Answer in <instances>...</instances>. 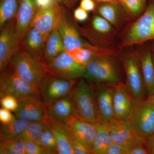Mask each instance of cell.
Segmentation results:
<instances>
[{
    "mask_svg": "<svg viewBox=\"0 0 154 154\" xmlns=\"http://www.w3.org/2000/svg\"><path fill=\"white\" fill-rule=\"evenodd\" d=\"M71 97L75 117L94 123L100 121L95 91L87 80L84 79L77 82Z\"/></svg>",
    "mask_w": 154,
    "mask_h": 154,
    "instance_id": "cell-1",
    "label": "cell"
},
{
    "mask_svg": "<svg viewBox=\"0 0 154 154\" xmlns=\"http://www.w3.org/2000/svg\"><path fill=\"white\" fill-rule=\"evenodd\" d=\"M9 64L22 79L39 91L42 82L47 74L44 61L30 54L19 45Z\"/></svg>",
    "mask_w": 154,
    "mask_h": 154,
    "instance_id": "cell-2",
    "label": "cell"
},
{
    "mask_svg": "<svg viewBox=\"0 0 154 154\" xmlns=\"http://www.w3.org/2000/svg\"><path fill=\"white\" fill-rule=\"evenodd\" d=\"M108 56H96L86 64L83 78L88 82L97 85L108 84L111 86L120 84L115 64Z\"/></svg>",
    "mask_w": 154,
    "mask_h": 154,
    "instance_id": "cell-3",
    "label": "cell"
},
{
    "mask_svg": "<svg viewBox=\"0 0 154 154\" xmlns=\"http://www.w3.org/2000/svg\"><path fill=\"white\" fill-rule=\"evenodd\" d=\"M154 40V0H151L143 15L133 24L122 47Z\"/></svg>",
    "mask_w": 154,
    "mask_h": 154,
    "instance_id": "cell-4",
    "label": "cell"
},
{
    "mask_svg": "<svg viewBox=\"0 0 154 154\" xmlns=\"http://www.w3.org/2000/svg\"><path fill=\"white\" fill-rule=\"evenodd\" d=\"M14 96L17 99L31 96H40V92L22 79L8 65L1 71L0 97Z\"/></svg>",
    "mask_w": 154,
    "mask_h": 154,
    "instance_id": "cell-5",
    "label": "cell"
},
{
    "mask_svg": "<svg viewBox=\"0 0 154 154\" xmlns=\"http://www.w3.org/2000/svg\"><path fill=\"white\" fill-rule=\"evenodd\" d=\"M131 128L134 135L146 137L154 133V107L150 98L135 102L130 119Z\"/></svg>",
    "mask_w": 154,
    "mask_h": 154,
    "instance_id": "cell-6",
    "label": "cell"
},
{
    "mask_svg": "<svg viewBox=\"0 0 154 154\" xmlns=\"http://www.w3.org/2000/svg\"><path fill=\"white\" fill-rule=\"evenodd\" d=\"M45 63L46 73L67 79H78L85 73V66L74 60L66 51Z\"/></svg>",
    "mask_w": 154,
    "mask_h": 154,
    "instance_id": "cell-7",
    "label": "cell"
},
{
    "mask_svg": "<svg viewBox=\"0 0 154 154\" xmlns=\"http://www.w3.org/2000/svg\"><path fill=\"white\" fill-rule=\"evenodd\" d=\"M77 82L47 73L39 89L40 97L46 103L70 96Z\"/></svg>",
    "mask_w": 154,
    "mask_h": 154,
    "instance_id": "cell-8",
    "label": "cell"
},
{
    "mask_svg": "<svg viewBox=\"0 0 154 154\" xmlns=\"http://www.w3.org/2000/svg\"><path fill=\"white\" fill-rule=\"evenodd\" d=\"M126 75V88L135 102L144 100L146 95L145 85L138 59L134 55L128 56L124 60Z\"/></svg>",
    "mask_w": 154,
    "mask_h": 154,
    "instance_id": "cell-9",
    "label": "cell"
},
{
    "mask_svg": "<svg viewBox=\"0 0 154 154\" xmlns=\"http://www.w3.org/2000/svg\"><path fill=\"white\" fill-rule=\"evenodd\" d=\"M0 71L6 67L20 45L16 30V17L0 28Z\"/></svg>",
    "mask_w": 154,
    "mask_h": 154,
    "instance_id": "cell-10",
    "label": "cell"
},
{
    "mask_svg": "<svg viewBox=\"0 0 154 154\" xmlns=\"http://www.w3.org/2000/svg\"><path fill=\"white\" fill-rule=\"evenodd\" d=\"M18 107L15 117L30 122L43 121L45 115L44 103L40 96H31L17 99Z\"/></svg>",
    "mask_w": 154,
    "mask_h": 154,
    "instance_id": "cell-11",
    "label": "cell"
},
{
    "mask_svg": "<svg viewBox=\"0 0 154 154\" xmlns=\"http://www.w3.org/2000/svg\"><path fill=\"white\" fill-rule=\"evenodd\" d=\"M57 28L67 51L77 48L83 47L88 44L84 42L81 38L76 28L67 16L66 11L63 7H62Z\"/></svg>",
    "mask_w": 154,
    "mask_h": 154,
    "instance_id": "cell-12",
    "label": "cell"
},
{
    "mask_svg": "<svg viewBox=\"0 0 154 154\" xmlns=\"http://www.w3.org/2000/svg\"><path fill=\"white\" fill-rule=\"evenodd\" d=\"M113 118L117 120L130 119L135 102L126 88L119 84L113 86Z\"/></svg>",
    "mask_w": 154,
    "mask_h": 154,
    "instance_id": "cell-13",
    "label": "cell"
},
{
    "mask_svg": "<svg viewBox=\"0 0 154 154\" xmlns=\"http://www.w3.org/2000/svg\"><path fill=\"white\" fill-rule=\"evenodd\" d=\"M66 124L72 136L91 150L96 137V123L84 121L73 115Z\"/></svg>",
    "mask_w": 154,
    "mask_h": 154,
    "instance_id": "cell-14",
    "label": "cell"
},
{
    "mask_svg": "<svg viewBox=\"0 0 154 154\" xmlns=\"http://www.w3.org/2000/svg\"><path fill=\"white\" fill-rule=\"evenodd\" d=\"M62 7L57 4L47 8L39 9L33 17L30 27L36 28L47 38L51 31L57 28Z\"/></svg>",
    "mask_w": 154,
    "mask_h": 154,
    "instance_id": "cell-15",
    "label": "cell"
},
{
    "mask_svg": "<svg viewBox=\"0 0 154 154\" xmlns=\"http://www.w3.org/2000/svg\"><path fill=\"white\" fill-rule=\"evenodd\" d=\"M37 11L35 0H19L16 19V30L20 42L27 33Z\"/></svg>",
    "mask_w": 154,
    "mask_h": 154,
    "instance_id": "cell-16",
    "label": "cell"
},
{
    "mask_svg": "<svg viewBox=\"0 0 154 154\" xmlns=\"http://www.w3.org/2000/svg\"><path fill=\"white\" fill-rule=\"evenodd\" d=\"M43 121L55 137L57 154H74L70 141V134L66 124L60 122L45 113Z\"/></svg>",
    "mask_w": 154,
    "mask_h": 154,
    "instance_id": "cell-17",
    "label": "cell"
},
{
    "mask_svg": "<svg viewBox=\"0 0 154 154\" xmlns=\"http://www.w3.org/2000/svg\"><path fill=\"white\" fill-rule=\"evenodd\" d=\"M107 126L113 143L130 148L134 136L131 128L130 120H117L113 118L107 122Z\"/></svg>",
    "mask_w": 154,
    "mask_h": 154,
    "instance_id": "cell-18",
    "label": "cell"
},
{
    "mask_svg": "<svg viewBox=\"0 0 154 154\" xmlns=\"http://www.w3.org/2000/svg\"><path fill=\"white\" fill-rule=\"evenodd\" d=\"M44 107L45 113L48 116L65 124L73 115L71 95L62 99L44 103Z\"/></svg>",
    "mask_w": 154,
    "mask_h": 154,
    "instance_id": "cell-19",
    "label": "cell"
},
{
    "mask_svg": "<svg viewBox=\"0 0 154 154\" xmlns=\"http://www.w3.org/2000/svg\"><path fill=\"white\" fill-rule=\"evenodd\" d=\"M113 86L101 87L95 92L99 119L108 122L113 118Z\"/></svg>",
    "mask_w": 154,
    "mask_h": 154,
    "instance_id": "cell-20",
    "label": "cell"
},
{
    "mask_svg": "<svg viewBox=\"0 0 154 154\" xmlns=\"http://www.w3.org/2000/svg\"><path fill=\"white\" fill-rule=\"evenodd\" d=\"M46 39L47 38L37 29L30 27L20 42V46L30 54L43 60L42 56Z\"/></svg>",
    "mask_w": 154,
    "mask_h": 154,
    "instance_id": "cell-21",
    "label": "cell"
},
{
    "mask_svg": "<svg viewBox=\"0 0 154 154\" xmlns=\"http://www.w3.org/2000/svg\"><path fill=\"white\" fill-rule=\"evenodd\" d=\"M139 60L147 97H151L154 95V65L150 48L146 50L141 54Z\"/></svg>",
    "mask_w": 154,
    "mask_h": 154,
    "instance_id": "cell-22",
    "label": "cell"
},
{
    "mask_svg": "<svg viewBox=\"0 0 154 154\" xmlns=\"http://www.w3.org/2000/svg\"><path fill=\"white\" fill-rule=\"evenodd\" d=\"M96 134L91 154H105L107 150L113 143L110 137L107 122L99 121L96 122Z\"/></svg>",
    "mask_w": 154,
    "mask_h": 154,
    "instance_id": "cell-23",
    "label": "cell"
},
{
    "mask_svg": "<svg viewBox=\"0 0 154 154\" xmlns=\"http://www.w3.org/2000/svg\"><path fill=\"white\" fill-rule=\"evenodd\" d=\"M66 51L62 39L57 28H55L48 36L43 52V60L45 63L54 58Z\"/></svg>",
    "mask_w": 154,
    "mask_h": 154,
    "instance_id": "cell-24",
    "label": "cell"
},
{
    "mask_svg": "<svg viewBox=\"0 0 154 154\" xmlns=\"http://www.w3.org/2000/svg\"><path fill=\"white\" fill-rule=\"evenodd\" d=\"M69 55L78 63L85 66L91 59L99 55L109 54V51L88 44L85 46L77 48L67 51Z\"/></svg>",
    "mask_w": 154,
    "mask_h": 154,
    "instance_id": "cell-25",
    "label": "cell"
},
{
    "mask_svg": "<svg viewBox=\"0 0 154 154\" xmlns=\"http://www.w3.org/2000/svg\"><path fill=\"white\" fill-rule=\"evenodd\" d=\"M30 122L15 118L7 124H2L0 128V141L17 138L23 132Z\"/></svg>",
    "mask_w": 154,
    "mask_h": 154,
    "instance_id": "cell-26",
    "label": "cell"
},
{
    "mask_svg": "<svg viewBox=\"0 0 154 154\" xmlns=\"http://www.w3.org/2000/svg\"><path fill=\"white\" fill-rule=\"evenodd\" d=\"M19 0H0V28L16 17Z\"/></svg>",
    "mask_w": 154,
    "mask_h": 154,
    "instance_id": "cell-27",
    "label": "cell"
},
{
    "mask_svg": "<svg viewBox=\"0 0 154 154\" xmlns=\"http://www.w3.org/2000/svg\"><path fill=\"white\" fill-rule=\"evenodd\" d=\"M45 126L46 124L43 120L29 122L18 138L25 141L36 142Z\"/></svg>",
    "mask_w": 154,
    "mask_h": 154,
    "instance_id": "cell-28",
    "label": "cell"
},
{
    "mask_svg": "<svg viewBox=\"0 0 154 154\" xmlns=\"http://www.w3.org/2000/svg\"><path fill=\"white\" fill-rule=\"evenodd\" d=\"M102 3V5L98 8V14L110 24L115 25L118 20L120 4L113 2Z\"/></svg>",
    "mask_w": 154,
    "mask_h": 154,
    "instance_id": "cell-29",
    "label": "cell"
},
{
    "mask_svg": "<svg viewBox=\"0 0 154 154\" xmlns=\"http://www.w3.org/2000/svg\"><path fill=\"white\" fill-rule=\"evenodd\" d=\"M25 141L17 138L0 141L1 154H25Z\"/></svg>",
    "mask_w": 154,
    "mask_h": 154,
    "instance_id": "cell-30",
    "label": "cell"
},
{
    "mask_svg": "<svg viewBox=\"0 0 154 154\" xmlns=\"http://www.w3.org/2000/svg\"><path fill=\"white\" fill-rule=\"evenodd\" d=\"M35 142L46 148L52 150L55 152L56 154H57V142L55 137L51 130L46 125L45 128Z\"/></svg>",
    "mask_w": 154,
    "mask_h": 154,
    "instance_id": "cell-31",
    "label": "cell"
},
{
    "mask_svg": "<svg viewBox=\"0 0 154 154\" xmlns=\"http://www.w3.org/2000/svg\"><path fill=\"white\" fill-rule=\"evenodd\" d=\"M147 0H120L119 4L128 12L133 15L140 13L145 6Z\"/></svg>",
    "mask_w": 154,
    "mask_h": 154,
    "instance_id": "cell-32",
    "label": "cell"
},
{
    "mask_svg": "<svg viewBox=\"0 0 154 154\" xmlns=\"http://www.w3.org/2000/svg\"><path fill=\"white\" fill-rule=\"evenodd\" d=\"M110 22L101 16H96L92 20L91 25L94 31L100 33H109L111 30Z\"/></svg>",
    "mask_w": 154,
    "mask_h": 154,
    "instance_id": "cell-33",
    "label": "cell"
},
{
    "mask_svg": "<svg viewBox=\"0 0 154 154\" xmlns=\"http://www.w3.org/2000/svg\"><path fill=\"white\" fill-rule=\"evenodd\" d=\"M25 154H56L52 150L46 148L31 141H25Z\"/></svg>",
    "mask_w": 154,
    "mask_h": 154,
    "instance_id": "cell-34",
    "label": "cell"
},
{
    "mask_svg": "<svg viewBox=\"0 0 154 154\" xmlns=\"http://www.w3.org/2000/svg\"><path fill=\"white\" fill-rule=\"evenodd\" d=\"M134 136V141L130 148L128 154H149L145 145L144 137Z\"/></svg>",
    "mask_w": 154,
    "mask_h": 154,
    "instance_id": "cell-35",
    "label": "cell"
},
{
    "mask_svg": "<svg viewBox=\"0 0 154 154\" xmlns=\"http://www.w3.org/2000/svg\"><path fill=\"white\" fill-rule=\"evenodd\" d=\"M1 104L3 108L13 112H15L18 107L17 98L11 96H5L1 98Z\"/></svg>",
    "mask_w": 154,
    "mask_h": 154,
    "instance_id": "cell-36",
    "label": "cell"
},
{
    "mask_svg": "<svg viewBox=\"0 0 154 154\" xmlns=\"http://www.w3.org/2000/svg\"><path fill=\"white\" fill-rule=\"evenodd\" d=\"M70 141L72 148L74 154H91V150L76 140L71 134Z\"/></svg>",
    "mask_w": 154,
    "mask_h": 154,
    "instance_id": "cell-37",
    "label": "cell"
},
{
    "mask_svg": "<svg viewBox=\"0 0 154 154\" xmlns=\"http://www.w3.org/2000/svg\"><path fill=\"white\" fill-rule=\"evenodd\" d=\"M129 151V149L113 143L107 150L105 154H128Z\"/></svg>",
    "mask_w": 154,
    "mask_h": 154,
    "instance_id": "cell-38",
    "label": "cell"
},
{
    "mask_svg": "<svg viewBox=\"0 0 154 154\" xmlns=\"http://www.w3.org/2000/svg\"><path fill=\"white\" fill-rule=\"evenodd\" d=\"M15 118V115H13L10 110L3 107L0 109V121L2 124H8Z\"/></svg>",
    "mask_w": 154,
    "mask_h": 154,
    "instance_id": "cell-39",
    "label": "cell"
},
{
    "mask_svg": "<svg viewBox=\"0 0 154 154\" xmlns=\"http://www.w3.org/2000/svg\"><path fill=\"white\" fill-rule=\"evenodd\" d=\"M88 12L79 6L75 9L74 11V18L77 22H85L88 20L89 17Z\"/></svg>",
    "mask_w": 154,
    "mask_h": 154,
    "instance_id": "cell-40",
    "label": "cell"
},
{
    "mask_svg": "<svg viewBox=\"0 0 154 154\" xmlns=\"http://www.w3.org/2000/svg\"><path fill=\"white\" fill-rule=\"evenodd\" d=\"M80 7L87 12H92L96 8V5L94 0H81Z\"/></svg>",
    "mask_w": 154,
    "mask_h": 154,
    "instance_id": "cell-41",
    "label": "cell"
},
{
    "mask_svg": "<svg viewBox=\"0 0 154 154\" xmlns=\"http://www.w3.org/2000/svg\"><path fill=\"white\" fill-rule=\"evenodd\" d=\"M38 10L47 8L56 5L55 0H35Z\"/></svg>",
    "mask_w": 154,
    "mask_h": 154,
    "instance_id": "cell-42",
    "label": "cell"
},
{
    "mask_svg": "<svg viewBox=\"0 0 154 154\" xmlns=\"http://www.w3.org/2000/svg\"><path fill=\"white\" fill-rule=\"evenodd\" d=\"M144 140L149 154H154V133L149 136L144 137Z\"/></svg>",
    "mask_w": 154,
    "mask_h": 154,
    "instance_id": "cell-43",
    "label": "cell"
},
{
    "mask_svg": "<svg viewBox=\"0 0 154 154\" xmlns=\"http://www.w3.org/2000/svg\"><path fill=\"white\" fill-rule=\"evenodd\" d=\"M77 1L78 0H55L57 4L66 9H70Z\"/></svg>",
    "mask_w": 154,
    "mask_h": 154,
    "instance_id": "cell-44",
    "label": "cell"
},
{
    "mask_svg": "<svg viewBox=\"0 0 154 154\" xmlns=\"http://www.w3.org/2000/svg\"><path fill=\"white\" fill-rule=\"evenodd\" d=\"M97 2H113L118 3L120 2V0H95Z\"/></svg>",
    "mask_w": 154,
    "mask_h": 154,
    "instance_id": "cell-45",
    "label": "cell"
},
{
    "mask_svg": "<svg viewBox=\"0 0 154 154\" xmlns=\"http://www.w3.org/2000/svg\"><path fill=\"white\" fill-rule=\"evenodd\" d=\"M151 51L152 57L154 65V42L152 45L150 47Z\"/></svg>",
    "mask_w": 154,
    "mask_h": 154,
    "instance_id": "cell-46",
    "label": "cell"
},
{
    "mask_svg": "<svg viewBox=\"0 0 154 154\" xmlns=\"http://www.w3.org/2000/svg\"><path fill=\"white\" fill-rule=\"evenodd\" d=\"M149 98H150L151 99L152 102V103L153 104L154 107V95H153L151 97H149Z\"/></svg>",
    "mask_w": 154,
    "mask_h": 154,
    "instance_id": "cell-47",
    "label": "cell"
}]
</instances>
